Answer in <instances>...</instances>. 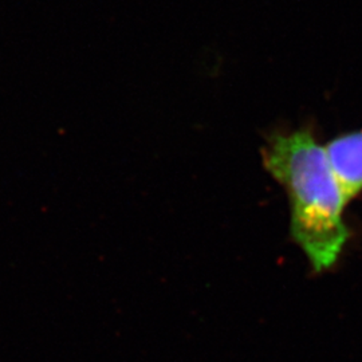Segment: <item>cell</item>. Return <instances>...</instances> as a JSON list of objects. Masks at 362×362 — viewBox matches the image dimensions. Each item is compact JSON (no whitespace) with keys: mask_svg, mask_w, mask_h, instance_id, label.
Here are the masks:
<instances>
[{"mask_svg":"<svg viewBox=\"0 0 362 362\" xmlns=\"http://www.w3.org/2000/svg\"><path fill=\"white\" fill-rule=\"evenodd\" d=\"M266 170L290 202V231L315 272L336 264L350 238L344 221L348 200L326 148L310 130L274 134L262 151Z\"/></svg>","mask_w":362,"mask_h":362,"instance_id":"6da1fadb","label":"cell"},{"mask_svg":"<svg viewBox=\"0 0 362 362\" xmlns=\"http://www.w3.org/2000/svg\"><path fill=\"white\" fill-rule=\"evenodd\" d=\"M325 148L349 203L362 192V130L338 136Z\"/></svg>","mask_w":362,"mask_h":362,"instance_id":"7a4b0ae2","label":"cell"}]
</instances>
